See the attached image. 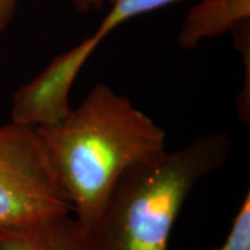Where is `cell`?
I'll list each match as a JSON object with an SVG mask.
<instances>
[{"instance_id": "1", "label": "cell", "mask_w": 250, "mask_h": 250, "mask_svg": "<svg viewBox=\"0 0 250 250\" xmlns=\"http://www.w3.org/2000/svg\"><path fill=\"white\" fill-rule=\"evenodd\" d=\"M36 131L83 234L122 175L166 151L164 129L104 83H96L62 123Z\"/></svg>"}, {"instance_id": "2", "label": "cell", "mask_w": 250, "mask_h": 250, "mask_svg": "<svg viewBox=\"0 0 250 250\" xmlns=\"http://www.w3.org/2000/svg\"><path fill=\"white\" fill-rule=\"evenodd\" d=\"M230 151L227 133H208L127 169L83 233L87 250H168L188 196L226 164Z\"/></svg>"}, {"instance_id": "3", "label": "cell", "mask_w": 250, "mask_h": 250, "mask_svg": "<svg viewBox=\"0 0 250 250\" xmlns=\"http://www.w3.org/2000/svg\"><path fill=\"white\" fill-rule=\"evenodd\" d=\"M65 213H73V205L36 127L13 122L0 126V228Z\"/></svg>"}, {"instance_id": "4", "label": "cell", "mask_w": 250, "mask_h": 250, "mask_svg": "<svg viewBox=\"0 0 250 250\" xmlns=\"http://www.w3.org/2000/svg\"><path fill=\"white\" fill-rule=\"evenodd\" d=\"M73 213L0 228V250H87Z\"/></svg>"}, {"instance_id": "5", "label": "cell", "mask_w": 250, "mask_h": 250, "mask_svg": "<svg viewBox=\"0 0 250 250\" xmlns=\"http://www.w3.org/2000/svg\"><path fill=\"white\" fill-rule=\"evenodd\" d=\"M249 19L250 0H199L189 11L181 29L180 48L195 49L201 41L230 33Z\"/></svg>"}, {"instance_id": "6", "label": "cell", "mask_w": 250, "mask_h": 250, "mask_svg": "<svg viewBox=\"0 0 250 250\" xmlns=\"http://www.w3.org/2000/svg\"><path fill=\"white\" fill-rule=\"evenodd\" d=\"M215 250H250V193L247 191L224 245Z\"/></svg>"}, {"instance_id": "7", "label": "cell", "mask_w": 250, "mask_h": 250, "mask_svg": "<svg viewBox=\"0 0 250 250\" xmlns=\"http://www.w3.org/2000/svg\"><path fill=\"white\" fill-rule=\"evenodd\" d=\"M17 11V0H0V33L13 20Z\"/></svg>"}, {"instance_id": "8", "label": "cell", "mask_w": 250, "mask_h": 250, "mask_svg": "<svg viewBox=\"0 0 250 250\" xmlns=\"http://www.w3.org/2000/svg\"><path fill=\"white\" fill-rule=\"evenodd\" d=\"M79 12H89L92 9H101L105 4L110 5L114 0H67Z\"/></svg>"}]
</instances>
